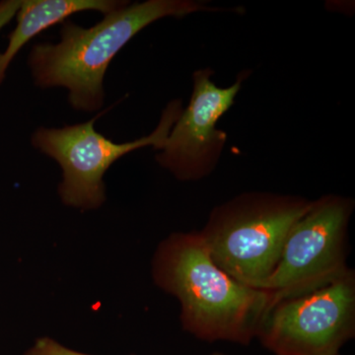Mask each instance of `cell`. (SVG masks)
Here are the masks:
<instances>
[{
  "mask_svg": "<svg viewBox=\"0 0 355 355\" xmlns=\"http://www.w3.org/2000/svg\"><path fill=\"white\" fill-rule=\"evenodd\" d=\"M153 277L179 300L183 330L202 342L251 345L272 305L270 292L221 270L198 231L173 233L159 244Z\"/></svg>",
  "mask_w": 355,
  "mask_h": 355,
  "instance_id": "1",
  "label": "cell"
},
{
  "mask_svg": "<svg viewBox=\"0 0 355 355\" xmlns=\"http://www.w3.org/2000/svg\"><path fill=\"white\" fill-rule=\"evenodd\" d=\"M312 200L247 191L216 205L200 231L212 260L236 280L261 289L279 263L292 226Z\"/></svg>",
  "mask_w": 355,
  "mask_h": 355,
  "instance_id": "3",
  "label": "cell"
},
{
  "mask_svg": "<svg viewBox=\"0 0 355 355\" xmlns=\"http://www.w3.org/2000/svg\"><path fill=\"white\" fill-rule=\"evenodd\" d=\"M354 198L327 193L313 200L292 226L279 263L263 291L272 305L329 286L352 270L347 266L349 227Z\"/></svg>",
  "mask_w": 355,
  "mask_h": 355,
  "instance_id": "4",
  "label": "cell"
},
{
  "mask_svg": "<svg viewBox=\"0 0 355 355\" xmlns=\"http://www.w3.org/2000/svg\"><path fill=\"white\" fill-rule=\"evenodd\" d=\"M218 10L196 0L128 1L90 28L65 20L60 41L34 44L28 65L36 85L67 88L72 108L95 112L104 105V77L110 62L133 37L163 18Z\"/></svg>",
  "mask_w": 355,
  "mask_h": 355,
  "instance_id": "2",
  "label": "cell"
},
{
  "mask_svg": "<svg viewBox=\"0 0 355 355\" xmlns=\"http://www.w3.org/2000/svg\"><path fill=\"white\" fill-rule=\"evenodd\" d=\"M355 336V272L270 306L256 338L275 355H336Z\"/></svg>",
  "mask_w": 355,
  "mask_h": 355,
  "instance_id": "6",
  "label": "cell"
},
{
  "mask_svg": "<svg viewBox=\"0 0 355 355\" xmlns=\"http://www.w3.org/2000/svg\"><path fill=\"white\" fill-rule=\"evenodd\" d=\"M21 0L0 1V30L13 19L19 9Z\"/></svg>",
  "mask_w": 355,
  "mask_h": 355,
  "instance_id": "10",
  "label": "cell"
},
{
  "mask_svg": "<svg viewBox=\"0 0 355 355\" xmlns=\"http://www.w3.org/2000/svg\"><path fill=\"white\" fill-rule=\"evenodd\" d=\"M336 355H340V354H336Z\"/></svg>",
  "mask_w": 355,
  "mask_h": 355,
  "instance_id": "11",
  "label": "cell"
},
{
  "mask_svg": "<svg viewBox=\"0 0 355 355\" xmlns=\"http://www.w3.org/2000/svg\"><path fill=\"white\" fill-rule=\"evenodd\" d=\"M25 355H93L77 352L76 349L64 347L62 343L50 338H41L35 342ZM211 355H227L222 352H214Z\"/></svg>",
  "mask_w": 355,
  "mask_h": 355,
  "instance_id": "9",
  "label": "cell"
},
{
  "mask_svg": "<svg viewBox=\"0 0 355 355\" xmlns=\"http://www.w3.org/2000/svg\"><path fill=\"white\" fill-rule=\"evenodd\" d=\"M182 111L181 100L170 102L150 135L125 144H116L95 130L99 114L83 123L60 128H40L33 133L32 144L62 168L58 193L62 202L78 209H97L106 200L103 178L109 168L137 149L148 146L157 151L161 149Z\"/></svg>",
  "mask_w": 355,
  "mask_h": 355,
  "instance_id": "5",
  "label": "cell"
},
{
  "mask_svg": "<svg viewBox=\"0 0 355 355\" xmlns=\"http://www.w3.org/2000/svg\"><path fill=\"white\" fill-rule=\"evenodd\" d=\"M214 74L210 67L193 72L190 102L155 156L158 164L179 181H200L216 170L227 142V133L217 128V123L232 108L250 76L244 70L234 84L219 87L212 80Z\"/></svg>",
  "mask_w": 355,
  "mask_h": 355,
  "instance_id": "7",
  "label": "cell"
},
{
  "mask_svg": "<svg viewBox=\"0 0 355 355\" xmlns=\"http://www.w3.org/2000/svg\"><path fill=\"white\" fill-rule=\"evenodd\" d=\"M123 0H21L16 13L17 25L9 35L8 44L0 53V83L9 65L30 40L51 26L64 22L69 16L83 11H98L106 15L125 6Z\"/></svg>",
  "mask_w": 355,
  "mask_h": 355,
  "instance_id": "8",
  "label": "cell"
}]
</instances>
